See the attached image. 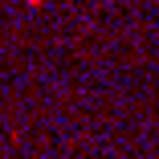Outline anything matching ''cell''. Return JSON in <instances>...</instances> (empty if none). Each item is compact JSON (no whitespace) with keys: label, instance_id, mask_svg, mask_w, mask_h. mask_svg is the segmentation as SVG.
Masks as SVG:
<instances>
[{"label":"cell","instance_id":"6da1fadb","mask_svg":"<svg viewBox=\"0 0 159 159\" xmlns=\"http://www.w3.org/2000/svg\"><path fill=\"white\" fill-rule=\"evenodd\" d=\"M33 4H37V0H33Z\"/></svg>","mask_w":159,"mask_h":159}]
</instances>
